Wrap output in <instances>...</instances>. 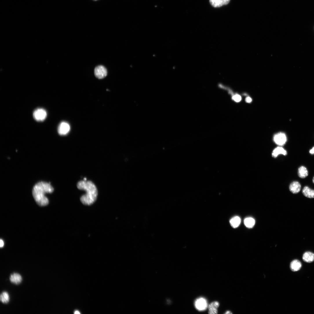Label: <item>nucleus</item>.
<instances>
[{
  "instance_id": "nucleus-10",
  "label": "nucleus",
  "mask_w": 314,
  "mask_h": 314,
  "mask_svg": "<svg viewBox=\"0 0 314 314\" xmlns=\"http://www.w3.org/2000/svg\"><path fill=\"white\" fill-rule=\"evenodd\" d=\"M10 280L12 283L18 285L20 284L21 282L22 278L20 274L14 273L11 274L10 275Z\"/></svg>"
},
{
  "instance_id": "nucleus-27",
  "label": "nucleus",
  "mask_w": 314,
  "mask_h": 314,
  "mask_svg": "<svg viewBox=\"0 0 314 314\" xmlns=\"http://www.w3.org/2000/svg\"><path fill=\"white\" fill-rule=\"evenodd\" d=\"M94 1H97V0H94Z\"/></svg>"
},
{
  "instance_id": "nucleus-11",
  "label": "nucleus",
  "mask_w": 314,
  "mask_h": 314,
  "mask_svg": "<svg viewBox=\"0 0 314 314\" xmlns=\"http://www.w3.org/2000/svg\"><path fill=\"white\" fill-rule=\"evenodd\" d=\"M219 304L218 302L215 301L211 303L209 306V313L212 314H216L218 313L217 308L219 307Z\"/></svg>"
},
{
  "instance_id": "nucleus-26",
  "label": "nucleus",
  "mask_w": 314,
  "mask_h": 314,
  "mask_svg": "<svg viewBox=\"0 0 314 314\" xmlns=\"http://www.w3.org/2000/svg\"><path fill=\"white\" fill-rule=\"evenodd\" d=\"M312 181L313 183L314 184V177L313 178Z\"/></svg>"
},
{
  "instance_id": "nucleus-5",
  "label": "nucleus",
  "mask_w": 314,
  "mask_h": 314,
  "mask_svg": "<svg viewBox=\"0 0 314 314\" xmlns=\"http://www.w3.org/2000/svg\"><path fill=\"white\" fill-rule=\"evenodd\" d=\"M273 140L276 144L282 146L285 144L286 142L287 138L284 133L280 132L276 134L274 136Z\"/></svg>"
},
{
  "instance_id": "nucleus-7",
  "label": "nucleus",
  "mask_w": 314,
  "mask_h": 314,
  "mask_svg": "<svg viewBox=\"0 0 314 314\" xmlns=\"http://www.w3.org/2000/svg\"><path fill=\"white\" fill-rule=\"evenodd\" d=\"M195 306L196 308L199 310H205L207 307V301L204 298H199L196 302Z\"/></svg>"
},
{
  "instance_id": "nucleus-20",
  "label": "nucleus",
  "mask_w": 314,
  "mask_h": 314,
  "mask_svg": "<svg viewBox=\"0 0 314 314\" xmlns=\"http://www.w3.org/2000/svg\"><path fill=\"white\" fill-rule=\"evenodd\" d=\"M227 89L229 91V93L232 95V98L233 100L237 103L240 102L241 101L242 98L241 96L237 94H234L231 90H229L228 89Z\"/></svg>"
},
{
  "instance_id": "nucleus-19",
  "label": "nucleus",
  "mask_w": 314,
  "mask_h": 314,
  "mask_svg": "<svg viewBox=\"0 0 314 314\" xmlns=\"http://www.w3.org/2000/svg\"><path fill=\"white\" fill-rule=\"evenodd\" d=\"M0 300L4 304H8L10 301V296L9 293L6 291L3 292L0 296Z\"/></svg>"
},
{
  "instance_id": "nucleus-21",
  "label": "nucleus",
  "mask_w": 314,
  "mask_h": 314,
  "mask_svg": "<svg viewBox=\"0 0 314 314\" xmlns=\"http://www.w3.org/2000/svg\"><path fill=\"white\" fill-rule=\"evenodd\" d=\"M252 98L249 97H247L245 99V101L247 103H251L252 102Z\"/></svg>"
},
{
  "instance_id": "nucleus-8",
  "label": "nucleus",
  "mask_w": 314,
  "mask_h": 314,
  "mask_svg": "<svg viewBox=\"0 0 314 314\" xmlns=\"http://www.w3.org/2000/svg\"><path fill=\"white\" fill-rule=\"evenodd\" d=\"M301 187L300 184L297 181H294L292 182L289 187L290 191L293 194L299 193L301 189Z\"/></svg>"
},
{
  "instance_id": "nucleus-14",
  "label": "nucleus",
  "mask_w": 314,
  "mask_h": 314,
  "mask_svg": "<svg viewBox=\"0 0 314 314\" xmlns=\"http://www.w3.org/2000/svg\"><path fill=\"white\" fill-rule=\"evenodd\" d=\"M302 192L303 195L306 197L310 198H314V190L311 189L308 187H304Z\"/></svg>"
},
{
  "instance_id": "nucleus-23",
  "label": "nucleus",
  "mask_w": 314,
  "mask_h": 314,
  "mask_svg": "<svg viewBox=\"0 0 314 314\" xmlns=\"http://www.w3.org/2000/svg\"><path fill=\"white\" fill-rule=\"evenodd\" d=\"M309 152L312 154H314V147L310 150Z\"/></svg>"
},
{
  "instance_id": "nucleus-18",
  "label": "nucleus",
  "mask_w": 314,
  "mask_h": 314,
  "mask_svg": "<svg viewBox=\"0 0 314 314\" xmlns=\"http://www.w3.org/2000/svg\"><path fill=\"white\" fill-rule=\"evenodd\" d=\"M255 219L252 217H248L244 220V224L248 228L253 227L255 224Z\"/></svg>"
},
{
  "instance_id": "nucleus-24",
  "label": "nucleus",
  "mask_w": 314,
  "mask_h": 314,
  "mask_svg": "<svg viewBox=\"0 0 314 314\" xmlns=\"http://www.w3.org/2000/svg\"><path fill=\"white\" fill-rule=\"evenodd\" d=\"M74 314H80L81 313H80V312L79 311H78L77 310H76V311H74Z\"/></svg>"
},
{
  "instance_id": "nucleus-4",
  "label": "nucleus",
  "mask_w": 314,
  "mask_h": 314,
  "mask_svg": "<svg viewBox=\"0 0 314 314\" xmlns=\"http://www.w3.org/2000/svg\"><path fill=\"white\" fill-rule=\"evenodd\" d=\"M95 76L99 79H102L107 75V72L106 68L103 65L96 67L94 70Z\"/></svg>"
},
{
  "instance_id": "nucleus-25",
  "label": "nucleus",
  "mask_w": 314,
  "mask_h": 314,
  "mask_svg": "<svg viewBox=\"0 0 314 314\" xmlns=\"http://www.w3.org/2000/svg\"><path fill=\"white\" fill-rule=\"evenodd\" d=\"M232 313L231 311H227L225 313V314H232Z\"/></svg>"
},
{
  "instance_id": "nucleus-13",
  "label": "nucleus",
  "mask_w": 314,
  "mask_h": 314,
  "mask_svg": "<svg viewBox=\"0 0 314 314\" xmlns=\"http://www.w3.org/2000/svg\"><path fill=\"white\" fill-rule=\"evenodd\" d=\"M302 259L306 262H312L314 261V254L310 252H306L303 255Z\"/></svg>"
},
{
  "instance_id": "nucleus-17",
  "label": "nucleus",
  "mask_w": 314,
  "mask_h": 314,
  "mask_svg": "<svg viewBox=\"0 0 314 314\" xmlns=\"http://www.w3.org/2000/svg\"><path fill=\"white\" fill-rule=\"evenodd\" d=\"M298 175L299 177L301 178H304L308 175V172L306 168L304 166H301L299 168L298 171Z\"/></svg>"
},
{
  "instance_id": "nucleus-12",
  "label": "nucleus",
  "mask_w": 314,
  "mask_h": 314,
  "mask_svg": "<svg viewBox=\"0 0 314 314\" xmlns=\"http://www.w3.org/2000/svg\"><path fill=\"white\" fill-rule=\"evenodd\" d=\"M287 154V151L284 148L281 147H278L275 148L272 153V156L274 158H277L279 155L283 154L285 156Z\"/></svg>"
},
{
  "instance_id": "nucleus-22",
  "label": "nucleus",
  "mask_w": 314,
  "mask_h": 314,
  "mask_svg": "<svg viewBox=\"0 0 314 314\" xmlns=\"http://www.w3.org/2000/svg\"><path fill=\"white\" fill-rule=\"evenodd\" d=\"M4 246V243L3 241L1 240V241H0V247L1 248H2Z\"/></svg>"
},
{
  "instance_id": "nucleus-1",
  "label": "nucleus",
  "mask_w": 314,
  "mask_h": 314,
  "mask_svg": "<svg viewBox=\"0 0 314 314\" xmlns=\"http://www.w3.org/2000/svg\"><path fill=\"white\" fill-rule=\"evenodd\" d=\"M54 191V189L50 183L40 182L33 187L32 195L35 201L39 206H44L48 205L49 203L45 194L52 193Z\"/></svg>"
},
{
  "instance_id": "nucleus-6",
  "label": "nucleus",
  "mask_w": 314,
  "mask_h": 314,
  "mask_svg": "<svg viewBox=\"0 0 314 314\" xmlns=\"http://www.w3.org/2000/svg\"><path fill=\"white\" fill-rule=\"evenodd\" d=\"M70 126L67 123L65 122H61L58 128V132L61 135H67L70 132Z\"/></svg>"
},
{
  "instance_id": "nucleus-2",
  "label": "nucleus",
  "mask_w": 314,
  "mask_h": 314,
  "mask_svg": "<svg viewBox=\"0 0 314 314\" xmlns=\"http://www.w3.org/2000/svg\"><path fill=\"white\" fill-rule=\"evenodd\" d=\"M77 188L86 192L85 194L81 198L82 202L86 205L92 204L96 201L98 194L97 188L94 183L91 181H81L77 185Z\"/></svg>"
},
{
  "instance_id": "nucleus-3",
  "label": "nucleus",
  "mask_w": 314,
  "mask_h": 314,
  "mask_svg": "<svg viewBox=\"0 0 314 314\" xmlns=\"http://www.w3.org/2000/svg\"><path fill=\"white\" fill-rule=\"evenodd\" d=\"M34 119L38 121H44L47 116L46 111L42 108L37 109L34 111L33 114Z\"/></svg>"
},
{
  "instance_id": "nucleus-16",
  "label": "nucleus",
  "mask_w": 314,
  "mask_h": 314,
  "mask_svg": "<svg viewBox=\"0 0 314 314\" xmlns=\"http://www.w3.org/2000/svg\"><path fill=\"white\" fill-rule=\"evenodd\" d=\"M241 222V218L238 216H236L233 217L230 220L231 225L234 228L238 227L240 225Z\"/></svg>"
},
{
  "instance_id": "nucleus-15",
  "label": "nucleus",
  "mask_w": 314,
  "mask_h": 314,
  "mask_svg": "<svg viewBox=\"0 0 314 314\" xmlns=\"http://www.w3.org/2000/svg\"><path fill=\"white\" fill-rule=\"evenodd\" d=\"M302 267L301 262L298 260H295L291 263L290 266V269L292 271L294 272L297 271L299 270Z\"/></svg>"
},
{
  "instance_id": "nucleus-9",
  "label": "nucleus",
  "mask_w": 314,
  "mask_h": 314,
  "mask_svg": "<svg viewBox=\"0 0 314 314\" xmlns=\"http://www.w3.org/2000/svg\"><path fill=\"white\" fill-rule=\"evenodd\" d=\"M230 0H210L211 5L214 8H219L228 4Z\"/></svg>"
}]
</instances>
